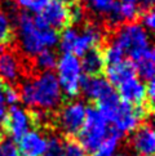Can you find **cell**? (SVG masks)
Returning a JSON list of instances; mask_svg holds the SVG:
<instances>
[{
    "instance_id": "6da1fadb",
    "label": "cell",
    "mask_w": 155,
    "mask_h": 156,
    "mask_svg": "<svg viewBox=\"0 0 155 156\" xmlns=\"http://www.w3.org/2000/svg\"><path fill=\"white\" fill-rule=\"evenodd\" d=\"M13 26L20 51L29 58H34L44 49H52L58 44L57 30L49 27L40 16L17 12L13 17Z\"/></svg>"
},
{
    "instance_id": "7a4b0ae2",
    "label": "cell",
    "mask_w": 155,
    "mask_h": 156,
    "mask_svg": "<svg viewBox=\"0 0 155 156\" xmlns=\"http://www.w3.org/2000/svg\"><path fill=\"white\" fill-rule=\"evenodd\" d=\"M20 101L26 107L52 112L57 110L63 99L56 75L52 71L39 72L38 75L21 83L18 89Z\"/></svg>"
},
{
    "instance_id": "3957f363",
    "label": "cell",
    "mask_w": 155,
    "mask_h": 156,
    "mask_svg": "<svg viewBox=\"0 0 155 156\" xmlns=\"http://www.w3.org/2000/svg\"><path fill=\"white\" fill-rule=\"evenodd\" d=\"M124 54H128L131 61H135L140 55L147 51L151 47L149 31L143 29L141 23L133 22H125L123 25H119V27L114 32L113 40Z\"/></svg>"
},
{
    "instance_id": "277c9868",
    "label": "cell",
    "mask_w": 155,
    "mask_h": 156,
    "mask_svg": "<svg viewBox=\"0 0 155 156\" xmlns=\"http://www.w3.org/2000/svg\"><path fill=\"white\" fill-rule=\"evenodd\" d=\"M110 130V122L95 107H87L84 124L78 133V142L85 151L93 152L109 137Z\"/></svg>"
},
{
    "instance_id": "5b68a950",
    "label": "cell",
    "mask_w": 155,
    "mask_h": 156,
    "mask_svg": "<svg viewBox=\"0 0 155 156\" xmlns=\"http://www.w3.org/2000/svg\"><path fill=\"white\" fill-rule=\"evenodd\" d=\"M56 70L57 74L54 75L57 77L62 94L71 99L75 98L80 93V83L84 76L80 59L74 54L62 53V55L58 57Z\"/></svg>"
},
{
    "instance_id": "8992f818",
    "label": "cell",
    "mask_w": 155,
    "mask_h": 156,
    "mask_svg": "<svg viewBox=\"0 0 155 156\" xmlns=\"http://www.w3.org/2000/svg\"><path fill=\"white\" fill-rule=\"evenodd\" d=\"M87 115V106L79 99H71L58 107L56 115V125L61 133L67 137L78 136Z\"/></svg>"
},
{
    "instance_id": "52a82bcc",
    "label": "cell",
    "mask_w": 155,
    "mask_h": 156,
    "mask_svg": "<svg viewBox=\"0 0 155 156\" xmlns=\"http://www.w3.org/2000/svg\"><path fill=\"white\" fill-rule=\"evenodd\" d=\"M149 115L150 114H149V107L146 105L133 106L123 101L113 121V129H115L119 134L125 136L136 130L141 125L142 120H145Z\"/></svg>"
},
{
    "instance_id": "ba28073f",
    "label": "cell",
    "mask_w": 155,
    "mask_h": 156,
    "mask_svg": "<svg viewBox=\"0 0 155 156\" xmlns=\"http://www.w3.org/2000/svg\"><path fill=\"white\" fill-rule=\"evenodd\" d=\"M3 125L10 139L20 141L22 136L32 129L34 121H32V115L30 111H27L20 105H13L9 106V108L7 110Z\"/></svg>"
},
{
    "instance_id": "9c48e42d",
    "label": "cell",
    "mask_w": 155,
    "mask_h": 156,
    "mask_svg": "<svg viewBox=\"0 0 155 156\" xmlns=\"http://www.w3.org/2000/svg\"><path fill=\"white\" fill-rule=\"evenodd\" d=\"M105 39V29L98 22H87L83 30L78 31V35L74 43L73 54L81 57L84 53L97 48Z\"/></svg>"
},
{
    "instance_id": "30bf717a",
    "label": "cell",
    "mask_w": 155,
    "mask_h": 156,
    "mask_svg": "<svg viewBox=\"0 0 155 156\" xmlns=\"http://www.w3.org/2000/svg\"><path fill=\"white\" fill-rule=\"evenodd\" d=\"M129 146L138 156H153L155 152V132L150 124H142L132 132Z\"/></svg>"
},
{
    "instance_id": "8fae6325",
    "label": "cell",
    "mask_w": 155,
    "mask_h": 156,
    "mask_svg": "<svg viewBox=\"0 0 155 156\" xmlns=\"http://www.w3.org/2000/svg\"><path fill=\"white\" fill-rule=\"evenodd\" d=\"M40 13V18L54 30H63L70 25L69 7L56 0H49Z\"/></svg>"
},
{
    "instance_id": "7c38bea8",
    "label": "cell",
    "mask_w": 155,
    "mask_h": 156,
    "mask_svg": "<svg viewBox=\"0 0 155 156\" xmlns=\"http://www.w3.org/2000/svg\"><path fill=\"white\" fill-rule=\"evenodd\" d=\"M114 87L106 80V77L97 76H88L84 75L80 83V93H83L87 99L89 101H99L106 94L111 93Z\"/></svg>"
},
{
    "instance_id": "4fadbf2b",
    "label": "cell",
    "mask_w": 155,
    "mask_h": 156,
    "mask_svg": "<svg viewBox=\"0 0 155 156\" xmlns=\"http://www.w3.org/2000/svg\"><path fill=\"white\" fill-rule=\"evenodd\" d=\"M48 137L40 130L30 129L18 141V150L22 156H43L47 150Z\"/></svg>"
},
{
    "instance_id": "5bb4252c",
    "label": "cell",
    "mask_w": 155,
    "mask_h": 156,
    "mask_svg": "<svg viewBox=\"0 0 155 156\" xmlns=\"http://www.w3.org/2000/svg\"><path fill=\"white\" fill-rule=\"evenodd\" d=\"M22 66L18 55L13 51L5 49L0 53V79L3 83L14 84L21 79Z\"/></svg>"
},
{
    "instance_id": "9a60e30c",
    "label": "cell",
    "mask_w": 155,
    "mask_h": 156,
    "mask_svg": "<svg viewBox=\"0 0 155 156\" xmlns=\"http://www.w3.org/2000/svg\"><path fill=\"white\" fill-rule=\"evenodd\" d=\"M118 88V96L121 101L133 106H141L143 102H146V83L142 81L140 77H132Z\"/></svg>"
},
{
    "instance_id": "2e32d148",
    "label": "cell",
    "mask_w": 155,
    "mask_h": 156,
    "mask_svg": "<svg viewBox=\"0 0 155 156\" xmlns=\"http://www.w3.org/2000/svg\"><path fill=\"white\" fill-rule=\"evenodd\" d=\"M136 69L131 59H123L118 63L109 65L106 67V80L113 87H119L123 83L136 77Z\"/></svg>"
},
{
    "instance_id": "e0dca14e",
    "label": "cell",
    "mask_w": 155,
    "mask_h": 156,
    "mask_svg": "<svg viewBox=\"0 0 155 156\" xmlns=\"http://www.w3.org/2000/svg\"><path fill=\"white\" fill-rule=\"evenodd\" d=\"M136 69V74L142 81H151L155 75V53L153 47L143 52L140 57L132 61Z\"/></svg>"
},
{
    "instance_id": "ac0fdd59",
    "label": "cell",
    "mask_w": 155,
    "mask_h": 156,
    "mask_svg": "<svg viewBox=\"0 0 155 156\" xmlns=\"http://www.w3.org/2000/svg\"><path fill=\"white\" fill-rule=\"evenodd\" d=\"M81 70L83 74L88 76H97L99 75L105 69V59L103 54L101 51H98L97 48H93L91 51H88L81 55Z\"/></svg>"
},
{
    "instance_id": "d6986e66",
    "label": "cell",
    "mask_w": 155,
    "mask_h": 156,
    "mask_svg": "<svg viewBox=\"0 0 155 156\" xmlns=\"http://www.w3.org/2000/svg\"><path fill=\"white\" fill-rule=\"evenodd\" d=\"M121 102L123 101L118 96V93L113 90L111 93L106 94L103 98L97 101V110L103 115V118L109 122H113L121 106Z\"/></svg>"
},
{
    "instance_id": "ffe728a7",
    "label": "cell",
    "mask_w": 155,
    "mask_h": 156,
    "mask_svg": "<svg viewBox=\"0 0 155 156\" xmlns=\"http://www.w3.org/2000/svg\"><path fill=\"white\" fill-rule=\"evenodd\" d=\"M121 138H123V136L111 128L109 137L92 152L91 156H115Z\"/></svg>"
},
{
    "instance_id": "44dd1931",
    "label": "cell",
    "mask_w": 155,
    "mask_h": 156,
    "mask_svg": "<svg viewBox=\"0 0 155 156\" xmlns=\"http://www.w3.org/2000/svg\"><path fill=\"white\" fill-rule=\"evenodd\" d=\"M58 55L53 49H44L34 57V67L39 72L53 71L57 66Z\"/></svg>"
},
{
    "instance_id": "7402d4cb",
    "label": "cell",
    "mask_w": 155,
    "mask_h": 156,
    "mask_svg": "<svg viewBox=\"0 0 155 156\" xmlns=\"http://www.w3.org/2000/svg\"><path fill=\"white\" fill-rule=\"evenodd\" d=\"M14 39L13 20L4 9H0V48L9 45Z\"/></svg>"
},
{
    "instance_id": "603a6c76",
    "label": "cell",
    "mask_w": 155,
    "mask_h": 156,
    "mask_svg": "<svg viewBox=\"0 0 155 156\" xmlns=\"http://www.w3.org/2000/svg\"><path fill=\"white\" fill-rule=\"evenodd\" d=\"M119 12L123 22H133L140 16V7L137 0H120Z\"/></svg>"
},
{
    "instance_id": "cb8c5ba5",
    "label": "cell",
    "mask_w": 155,
    "mask_h": 156,
    "mask_svg": "<svg viewBox=\"0 0 155 156\" xmlns=\"http://www.w3.org/2000/svg\"><path fill=\"white\" fill-rule=\"evenodd\" d=\"M103 54V59H105V65H114V63H118L120 61H123L125 54L121 49L114 44L113 41H110L109 45L105 48V51L102 52Z\"/></svg>"
},
{
    "instance_id": "d4e9b609",
    "label": "cell",
    "mask_w": 155,
    "mask_h": 156,
    "mask_svg": "<svg viewBox=\"0 0 155 156\" xmlns=\"http://www.w3.org/2000/svg\"><path fill=\"white\" fill-rule=\"evenodd\" d=\"M43 156H65L63 152V141L58 136L48 137L47 150Z\"/></svg>"
},
{
    "instance_id": "484cf974",
    "label": "cell",
    "mask_w": 155,
    "mask_h": 156,
    "mask_svg": "<svg viewBox=\"0 0 155 156\" xmlns=\"http://www.w3.org/2000/svg\"><path fill=\"white\" fill-rule=\"evenodd\" d=\"M0 156H22L18 146L10 138L0 139Z\"/></svg>"
},
{
    "instance_id": "4316f807",
    "label": "cell",
    "mask_w": 155,
    "mask_h": 156,
    "mask_svg": "<svg viewBox=\"0 0 155 156\" xmlns=\"http://www.w3.org/2000/svg\"><path fill=\"white\" fill-rule=\"evenodd\" d=\"M63 152L65 156H85V150L80 146L79 142L73 139L63 142Z\"/></svg>"
},
{
    "instance_id": "83f0119b",
    "label": "cell",
    "mask_w": 155,
    "mask_h": 156,
    "mask_svg": "<svg viewBox=\"0 0 155 156\" xmlns=\"http://www.w3.org/2000/svg\"><path fill=\"white\" fill-rule=\"evenodd\" d=\"M69 14H70V23H81L85 18V10L83 9L78 3L69 5Z\"/></svg>"
},
{
    "instance_id": "f1b7e54d",
    "label": "cell",
    "mask_w": 155,
    "mask_h": 156,
    "mask_svg": "<svg viewBox=\"0 0 155 156\" xmlns=\"http://www.w3.org/2000/svg\"><path fill=\"white\" fill-rule=\"evenodd\" d=\"M141 26L143 29H146L147 31H151L155 26V16L153 9L143 10L141 14Z\"/></svg>"
},
{
    "instance_id": "f546056e",
    "label": "cell",
    "mask_w": 155,
    "mask_h": 156,
    "mask_svg": "<svg viewBox=\"0 0 155 156\" xmlns=\"http://www.w3.org/2000/svg\"><path fill=\"white\" fill-rule=\"evenodd\" d=\"M4 98H5V103H7V106L17 105L18 101H20L18 90H17V89H14L13 87H7V85H5V89H4Z\"/></svg>"
},
{
    "instance_id": "4dcf8cb0",
    "label": "cell",
    "mask_w": 155,
    "mask_h": 156,
    "mask_svg": "<svg viewBox=\"0 0 155 156\" xmlns=\"http://www.w3.org/2000/svg\"><path fill=\"white\" fill-rule=\"evenodd\" d=\"M4 89H5L4 83L0 80V124H3V120L8 110L7 103H5V98H4Z\"/></svg>"
},
{
    "instance_id": "1f68e13d",
    "label": "cell",
    "mask_w": 155,
    "mask_h": 156,
    "mask_svg": "<svg viewBox=\"0 0 155 156\" xmlns=\"http://www.w3.org/2000/svg\"><path fill=\"white\" fill-rule=\"evenodd\" d=\"M154 96H155V87H154V80H151L147 81L146 84V101L149 108H153L154 106Z\"/></svg>"
},
{
    "instance_id": "d6a6232c",
    "label": "cell",
    "mask_w": 155,
    "mask_h": 156,
    "mask_svg": "<svg viewBox=\"0 0 155 156\" xmlns=\"http://www.w3.org/2000/svg\"><path fill=\"white\" fill-rule=\"evenodd\" d=\"M137 2H138V7H140V9L147 10V9H153V5H154L155 0H137Z\"/></svg>"
},
{
    "instance_id": "836d02e7",
    "label": "cell",
    "mask_w": 155,
    "mask_h": 156,
    "mask_svg": "<svg viewBox=\"0 0 155 156\" xmlns=\"http://www.w3.org/2000/svg\"><path fill=\"white\" fill-rule=\"evenodd\" d=\"M56 2H58V3H62V4H65V5H71V4H74V3H76V0H56Z\"/></svg>"
},
{
    "instance_id": "e575fe53",
    "label": "cell",
    "mask_w": 155,
    "mask_h": 156,
    "mask_svg": "<svg viewBox=\"0 0 155 156\" xmlns=\"http://www.w3.org/2000/svg\"><path fill=\"white\" fill-rule=\"evenodd\" d=\"M83 2H84V3L87 4V5H91V4L93 3V2H95V0H83Z\"/></svg>"
},
{
    "instance_id": "d590c367",
    "label": "cell",
    "mask_w": 155,
    "mask_h": 156,
    "mask_svg": "<svg viewBox=\"0 0 155 156\" xmlns=\"http://www.w3.org/2000/svg\"><path fill=\"white\" fill-rule=\"evenodd\" d=\"M115 156H123V155H115Z\"/></svg>"
}]
</instances>
